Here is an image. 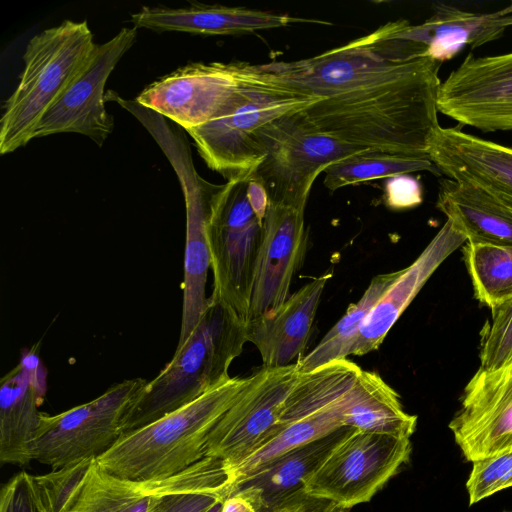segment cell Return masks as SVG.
<instances>
[{
	"label": "cell",
	"mask_w": 512,
	"mask_h": 512,
	"mask_svg": "<svg viewBox=\"0 0 512 512\" xmlns=\"http://www.w3.org/2000/svg\"><path fill=\"white\" fill-rule=\"evenodd\" d=\"M396 21L311 58L263 64L236 62L247 76L299 95L330 97L403 79L432 58L425 49L395 35Z\"/></svg>",
	"instance_id": "1"
},
{
	"label": "cell",
	"mask_w": 512,
	"mask_h": 512,
	"mask_svg": "<svg viewBox=\"0 0 512 512\" xmlns=\"http://www.w3.org/2000/svg\"><path fill=\"white\" fill-rule=\"evenodd\" d=\"M246 342L247 325L209 296L187 341L129 405L122 419V435L187 405L230 378L229 368Z\"/></svg>",
	"instance_id": "2"
},
{
	"label": "cell",
	"mask_w": 512,
	"mask_h": 512,
	"mask_svg": "<svg viewBox=\"0 0 512 512\" xmlns=\"http://www.w3.org/2000/svg\"><path fill=\"white\" fill-rule=\"evenodd\" d=\"M250 376L230 377L187 405L139 429L123 434L96 463L129 480L176 475L205 456L208 436L238 398Z\"/></svg>",
	"instance_id": "3"
},
{
	"label": "cell",
	"mask_w": 512,
	"mask_h": 512,
	"mask_svg": "<svg viewBox=\"0 0 512 512\" xmlns=\"http://www.w3.org/2000/svg\"><path fill=\"white\" fill-rule=\"evenodd\" d=\"M96 46L85 20H65L29 40L18 85L7 99L0 120L2 155L34 138L46 112L84 71Z\"/></svg>",
	"instance_id": "4"
},
{
	"label": "cell",
	"mask_w": 512,
	"mask_h": 512,
	"mask_svg": "<svg viewBox=\"0 0 512 512\" xmlns=\"http://www.w3.org/2000/svg\"><path fill=\"white\" fill-rule=\"evenodd\" d=\"M230 67L236 89L213 120L187 131L206 165L227 181L252 176L263 161L257 139L261 127L322 100L247 76L235 62Z\"/></svg>",
	"instance_id": "5"
},
{
	"label": "cell",
	"mask_w": 512,
	"mask_h": 512,
	"mask_svg": "<svg viewBox=\"0 0 512 512\" xmlns=\"http://www.w3.org/2000/svg\"><path fill=\"white\" fill-rule=\"evenodd\" d=\"M251 176L220 185L207 222L212 298L248 326L254 272L262 240L261 221L247 198Z\"/></svg>",
	"instance_id": "6"
},
{
	"label": "cell",
	"mask_w": 512,
	"mask_h": 512,
	"mask_svg": "<svg viewBox=\"0 0 512 512\" xmlns=\"http://www.w3.org/2000/svg\"><path fill=\"white\" fill-rule=\"evenodd\" d=\"M295 113L275 119L257 131L264 159L251 178L265 186L270 202L305 209L311 187L321 172L373 150L322 132Z\"/></svg>",
	"instance_id": "7"
},
{
	"label": "cell",
	"mask_w": 512,
	"mask_h": 512,
	"mask_svg": "<svg viewBox=\"0 0 512 512\" xmlns=\"http://www.w3.org/2000/svg\"><path fill=\"white\" fill-rule=\"evenodd\" d=\"M139 121L173 167L185 200L183 305L177 349L187 341L208 304L206 282L210 268V252L207 222L212 200L220 185L208 182L197 172L187 138L165 117L154 111H146Z\"/></svg>",
	"instance_id": "8"
},
{
	"label": "cell",
	"mask_w": 512,
	"mask_h": 512,
	"mask_svg": "<svg viewBox=\"0 0 512 512\" xmlns=\"http://www.w3.org/2000/svg\"><path fill=\"white\" fill-rule=\"evenodd\" d=\"M146 383L142 378L126 379L62 413L42 412L29 450L31 461L57 469L104 454L122 436V419Z\"/></svg>",
	"instance_id": "9"
},
{
	"label": "cell",
	"mask_w": 512,
	"mask_h": 512,
	"mask_svg": "<svg viewBox=\"0 0 512 512\" xmlns=\"http://www.w3.org/2000/svg\"><path fill=\"white\" fill-rule=\"evenodd\" d=\"M410 438L353 429L305 483L306 494L351 509L369 502L410 460Z\"/></svg>",
	"instance_id": "10"
},
{
	"label": "cell",
	"mask_w": 512,
	"mask_h": 512,
	"mask_svg": "<svg viewBox=\"0 0 512 512\" xmlns=\"http://www.w3.org/2000/svg\"><path fill=\"white\" fill-rule=\"evenodd\" d=\"M299 373L293 363L263 367L249 375L245 388L211 430L205 456L222 460L232 473L272 432Z\"/></svg>",
	"instance_id": "11"
},
{
	"label": "cell",
	"mask_w": 512,
	"mask_h": 512,
	"mask_svg": "<svg viewBox=\"0 0 512 512\" xmlns=\"http://www.w3.org/2000/svg\"><path fill=\"white\" fill-rule=\"evenodd\" d=\"M232 475L217 458L204 457L184 471L163 479L129 480L96 463L66 512H153L164 496L190 490H228Z\"/></svg>",
	"instance_id": "12"
},
{
	"label": "cell",
	"mask_w": 512,
	"mask_h": 512,
	"mask_svg": "<svg viewBox=\"0 0 512 512\" xmlns=\"http://www.w3.org/2000/svg\"><path fill=\"white\" fill-rule=\"evenodd\" d=\"M438 112L484 132L512 130V52L469 54L441 82Z\"/></svg>",
	"instance_id": "13"
},
{
	"label": "cell",
	"mask_w": 512,
	"mask_h": 512,
	"mask_svg": "<svg viewBox=\"0 0 512 512\" xmlns=\"http://www.w3.org/2000/svg\"><path fill=\"white\" fill-rule=\"evenodd\" d=\"M136 37L137 28L124 27L112 39L97 44L87 67L46 112L34 138L70 132L87 136L102 146L114 128L113 117L105 108V85Z\"/></svg>",
	"instance_id": "14"
},
{
	"label": "cell",
	"mask_w": 512,
	"mask_h": 512,
	"mask_svg": "<svg viewBox=\"0 0 512 512\" xmlns=\"http://www.w3.org/2000/svg\"><path fill=\"white\" fill-rule=\"evenodd\" d=\"M460 404L449 429L467 461L512 450V359L490 370L479 367Z\"/></svg>",
	"instance_id": "15"
},
{
	"label": "cell",
	"mask_w": 512,
	"mask_h": 512,
	"mask_svg": "<svg viewBox=\"0 0 512 512\" xmlns=\"http://www.w3.org/2000/svg\"><path fill=\"white\" fill-rule=\"evenodd\" d=\"M238 81L230 63H190L145 87L135 98L188 131L215 118Z\"/></svg>",
	"instance_id": "16"
},
{
	"label": "cell",
	"mask_w": 512,
	"mask_h": 512,
	"mask_svg": "<svg viewBox=\"0 0 512 512\" xmlns=\"http://www.w3.org/2000/svg\"><path fill=\"white\" fill-rule=\"evenodd\" d=\"M304 210L269 204L255 265L250 320L273 313L289 297L292 279L306 251Z\"/></svg>",
	"instance_id": "17"
},
{
	"label": "cell",
	"mask_w": 512,
	"mask_h": 512,
	"mask_svg": "<svg viewBox=\"0 0 512 512\" xmlns=\"http://www.w3.org/2000/svg\"><path fill=\"white\" fill-rule=\"evenodd\" d=\"M428 155L449 179L478 188L512 209V148L440 126Z\"/></svg>",
	"instance_id": "18"
},
{
	"label": "cell",
	"mask_w": 512,
	"mask_h": 512,
	"mask_svg": "<svg viewBox=\"0 0 512 512\" xmlns=\"http://www.w3.org/2000/svg\"><path fill=\"white\" fill-rule=\"evenodd\" d=\"M466 241L465 236L446 220L416 260L399 270L397 278L365 317L351 355L362 356L378 349L430 276Z\"/></svg>",
	"instance_id": "19"
},
{
	"label": "cell",
	"mask_w": 512,
	"mask_h": 512,
	"mask_svg": "<svg viewBox=\"0 0 512 512\" xmlns=\"http://www.w3.org/2000/svg\"><path fill=\"white\" fill-rule=\"evenodd\" d=\"M34 348L25 351L19 364L1 378L2 463L23 466L31 462L29 450L39 427L42 412L38 407L46 390V373Z\"/></svg>",
	"instance_id": "20"
},
{
	"label": "cell",
	"mask_w": 512,
	"mask_h": 512,
	"mask_svg": "<svg viewBox=\"0 0 512 512\" xmlns=\"http://www.w3.org/2000/svg\"><path fill=\"white\" fill-rule=\"evenodd\" d=\"M330 277L323 274L313 278L289 295L276 311L250 320L247 339L259 351L263 367H285L301 358Z\"/></svg>",
	"instance_id": "21"
},
{
	"label": "cell",
	"mask_w": 512,
	"mask_h": 512,
	"mask_svg": "<svg viewBox=\"0 0 512 512\" xmlns=\"http://www.w3.org/2000/svg\"><path fill=\"white\" fill-rule=\"evenodd\" d=\"M352 430L340 428L279 456L234 484L229 494L243 496L257 512H273L305 493L308 478Z\"/></svg>",
	"instance_id": "22"
},
{
	"label": "cell",
	"mask_w": 512,
	"mask_h": 512,
	"mask_svg": "<svg viewBox=\"0 0 512 512\" xmlns=\"http://www.w3.org/2000/svg\"><path fill=\"white\" fill-rule=\"evenodd\" d=\"M424 23L397 20L395 35L423 46L439 62L452 58L463 47L476 48L501 37L512 27V3L497 12L474 13L438 3Z\"/></svg>",
	"instance_id": "23"
},
{
	"label": "cell",
	"mask_w": 512,
	"mask_h": 512,
	"mask_svg": "<svg viewBox=\"0 0 512 512\" xmlns=\"http://www.w3.org/2000/svg\"><path fill=\"white\" fill-rule=\"evenodd\" d=\"M311 21L245 7L191 3L189 6L142 7L131 15L135 28L202 35H232Z\"/></svg>",
	"instance_id": "24"
},
{
	"label": "cell",
	"mask_w": 512,
	"mask_h": 512,
	"mask_svg": "<svg viewBox=\"0 0 512 512\" xmlns=\"http://www.w3.org/2000/svg\"><path fill=\"white\" fill-rule=\"evenodd\" d=\"M436 207L466 242L512 245V209L484 191L442 179Z\"/></svg>",
	"instance_id": "25"
},
{
	"label": "cell",
	"mask_w": 512,
	"mask_h": 512,
	"mask_svg": "<svg viewBox=\"0 0 512 512\" xmlns=\"http://www.w3.org/2000/svg\"><path fill=\"white\" fill-rule=\"evenodd\" d=\"M340 411L345 426L365 432L410 438L417 425L399 394L379 374L363 369L342 397Z\"/></svg>",
	"instance_id": "26"
},
{
	"label": "cell",
	"mask_w": 512,
	"mask_h": 512,
	"mask_svg": "<svg viewBox=\"0 0 512 512\" xmlns=\"http://www.w3.org/2000/svg\"><path fill=\"white\" fill-rule=\"evenodd\" d=\"M340 401L328 410L276 423L265 441L232 471V486L279 456L347 427L343 424Z\"/></svg>",
	"instance_id": "27"
},
{
	"label": "cell",
	"mask_w": 512,
	"mask_h": 512,
	"mask_svg": "<svg viewBox=\"0 0 512 512\" xmlns=\"http://www.w3.org/2000/svg\"><path fill=\"white\" fill-rule=\"evenodd\" d=\"M398 273L396 271L375 276L358 302L351 304L316 347L296 362L299 371L308 372L351 355L363 320L397 278Z\"/></svg>",
	"instance_id": "28"
},
{
	"label": "cell",
	"mask_w": 512,
	"mask_h": 512,
	"mask_svg": "<svg viewBox=\"0 0 512 512\" xmlns=\"http://www.w3.org/2000/svg\"><path fill=\"white\" fill-rule=\"evenodd\" d=\"M463 258L480 303L493 309L512 298V245L466 242Z\"/></svg>",
	"instance_id": "29"
},
{
	"label": "cell",
	"mask_w": 512,
	"mask_h": 512,
	"mask_svg": "<svg viewBox=\"0 0 512 512\" xmlns=\"http://www.w3.org/2000/svg\"><path fill=\"white\" fill-rule=\"evenodd\" d=\"M418 171L442 175L429 155L408 156L369 151L329 166L325 170L324 185L334 192L345 186Z\"/></svg>",
	"instance_id": "30"
},
{
	"label": "cell",
	"mask_w": 512,
	"mask_h": 512,
	"mask_svg": "<svg viewBox=\"0 0 512 512\" xmlns=\"http://www.w3.org/2000/svg\"><path fill=\"white\" fill-rule=\"evenodd\" d=\"M95 461V458H87L52 469L44 475H32L33 488L43 512H66Z\"/></svg>",
	"instance_id": "31"
},
{
	"label": "cell",
	"mask_w": 512,
	"mask_h": 512,
	"mask_svg": "<svg viewBox=\"0 0 512 512\" xmlns=\"http://www.w3.org/2000/svg\"><path fill=\"white\" fill-rule=\"evenodd\" d=\"M480 368L494 369L512 359V298L491 309L480 332Z\"/></svg>",
	"instance_id": "32"
},
{
	"label": "cell",
	"mask_w": 512,
	"mask_h": 512,
	"mask_svg": "<svg viewBox=\"0 0 512 512\" xmlns=\"http://www.w3.org/2000/svg\"><path fill=\"white\" fill-rule=\"evenodd\" d=\"M472 464L466 483L470 505L512 487V450Z\"/></svg>",
	"instance_id": "33"
},
{
	"label": "cell",
	"mask_w": 512,
	"mask_h": 512,
	"mask_svg": "<svg viewBox=\"0 0 512 512\" xmlns=\"http://www.w3.org/2000/svg\"><path fill=\"white\" fill-rule=\"evenodd\" d=\"M0 512H43L33 488L32 475L20 472L2 487Z\"/></svg>",
	"instance_id": "34"
},
{
	"label": "cell",
	"mask_w": 512,
	"mask_h": 512,
	"mask_svg": "<svg viewBox=\"0 0 512 512\" xmlns=\"http://www.w3.org/2000/svg\"><path fill=\"white\" fill-rule=\"evenodd\" d=\"M229 495L228 490H190L168 494L153 512H207Z\"/></svg>",
	"instance_id": "35"
},
{
	"label": "cell",
	"mask_w": 512,
	"mask_h": 512,
	"mask_svg": "<svg viewBox=\"0 0 512 512\" xmlns=\"http://www.w3.org/2000/svg\"><path fill=\"white\" fill-rule=\"evenodd\" d=\"M386 205L394 210L414 208L422 203V185L410 174H399L386 178L384 184Z\"/></svg>",
	"instance_id": "36"
},
{
	"label": "cell",
	"mask_w": 512,
	"mask_h": 512,
	"mask_svg": "<svg viewBox=\"0 0 512 512\" xmlns=\"http://www.w3.org/2000/svg\"><path fill=\"white\" fill-rule=\"evenodd\" d=\"M273 512H350V509L304 493Z\"/></svg>",
	"instance_id": "37"
},
{
	"label": "cell",
	"mask_w": 512,
	"mask_h": 512,
	"mask_svg": "<svg viewBox=\"0 0 512 512\" xmlns=\"http://www.w3.org/2000/svg\"><path fill=\"white\" fill-rule=\"evenodd\" d=\"M247 198L256 216L263 221L270 204L265 186L258 180L250 178L247 185Z\"/></svg>",
	"instance_id": "38"
},
{
	"label": "cell",
	"mask_w": 512,
	"mask_h": 512,
	"mask_svg": "<svg viewBox=\"0 0 512 512\" xmlns=\"http://www.w3.org/2000/svg\"><path fill=\"white\" fill-rule=\"evenodd\" d=\"M221 512H257V510L243 496L232 493L223 500Z\"/></svg>",
	"instance_id": "39"
},
{
	"label": "cell",
	"mask_w": 512,
	"mask_h": 512,
	"mask_svg": "<svg viewBox=\"0 0 512 512\" xmlns=\"http://www.w3.org/2000/svg\"><path fill=\"white\" fill-rule=\"evenodd\" d=\"M224 500V499H223ZM223 500L217 502L214 506H212L207 512H221L222 502Z\"/></svg>",
	"instance_id": "40"
},
{
	"label": "cell",
	"mask_w": 512,
	"mask_h": 512,
	"mask_svg": "<svg viewBox=\"0 0 512 512\" xmlns=\"http://www.w3.org/2000/svg\"><path fill=\"white\" fill-rule=\"evenodd\" d=\"M504 512H512V511H504Z\"/></svg>",
	"instance_id": "41"
}]
</instances>
